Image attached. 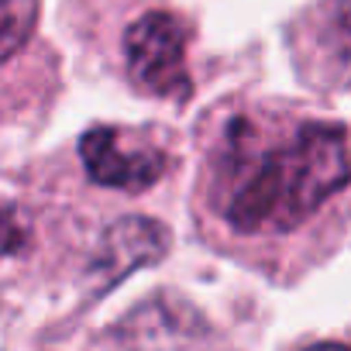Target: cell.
<instances>
[{"label": "cell", "mask_w": 351, "mask_h": 351, "mask_svg": "<svg viewBox=\"0 0 351 351\" xmlns=\"http://www.w3.org/2000/svg\"><path fill=\"white\" fill-rule=\"evenodd\" d=\"M124 59L131 80L155 97L183 100L193 86L186 73V25L169 11H148L124 32Z\"/></svg>", "instance_id": "7a4b0ae2"}, {"label": "cell", "mask_w": 351, "mask_h": 351, "mask_svg": "<svg viewBox=\"0 0 351 351\" xmlns=\"http://www.w3.org/2000/svg\"><path fill=\"white\" fill-rule=\"evenodd\" d=\"M80 155L90 180L110 190H145L162 180L165 155L145 141L128 138L121 128H93L80 138Z\"/></svg>", "instance_id": "3957f363"}, {"label": "cell", "mask_w": 351, "mask_h": 351, "mask_svg": "<svg viewBox=\"0 0 351 351\" xmlns=\"http://www.w3.org/2000/svg\"><path fill=\"white\" fill-rule=\"evenodd\" d=\"M334 45H337V59H341L344 73L351 76V4L337 14V25H334Z\"/></svg>", "instance_id": "8992f818"}, {"label": "cell", "mask_w": 351, "mask_h": 351, "mask_svg": "<svg viewBox=\"0 0 351 351\" xmlns=\"http://www.w3.org/2000/svg\"><path fill=\"white\" fill-rule=\"evenodd\" d=\"M165 248H169V231L152 217L131 214L104 234L97 262H93V276L100 279V289H107L117 279H124L128 272H134L148 262H158L165 255Z\"/></svg>", "instance_id": "277c9868"}, {"label": "cell", "mask_w": 351, "mask_h": 351, "mask_svg": "<svg viewBox=\"0 0 351 351\" xmlns=\"http://www.w3.org/2000/svg\"><path fill=\"white\" fill-rule=\"evenodd\" d=\"M38 0H4V59H11L35 28Z\"/></svg>", "instance_id": "5b68a950"}, {"label": "cell", "mask_w": 351, "mask_h": 351, "mask_svg": "<svg viewBox=\"0 0 351 351\" xmlns=\"http://www.w3.org/2000/svg\"><path fill=\"white\" fill-rule=\"evenodd\" d=\"M306 351H351V348H344V344H313Z\"/></svg>", "instance_id": "52a82bcc"}, {"label": "cell", "mask_w": 351, "mask_h": 351, "mask_svg": "<svg viewBox=\"0 0 351 351\" xmlns=\"http://www.w3.org/2000/svg\"><path fill=\"white\" fill-rule=\"evenodd\" d=\"M351 183L344 128L306 121L293 134L258 141L245 124L228 131L217 155L214 210L238 234H286Z\"/></svg>", "instance_id": "6da1fadb"}]
</instances>
